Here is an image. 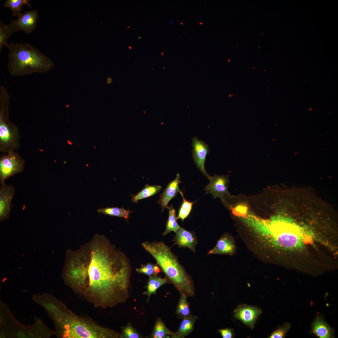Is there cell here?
Masks as SVG:
<instances>
[{
    "mask_svg": "<svg viewBox=\"0 0 338 338\" xmlns=\"http://www.w3.org/2000/svg\"><path fill=\"white\" fill-rule=\"evenodd\" d=\"M65 284L96 308L125 303L129 297L131 266L126 254L103 235L66 251Z\"/></svg>",
    "mask_w": 338,
    "mask_h": 338,
    "instance_id": "6da1fadb",
    "label": "cell"
},
{
    "mask_svg": "<svg viewBox=\"0 0 338 338\" xmlns=\"http://www.w3.org/2000/svg\"><path fill=\"white\" fill-rule=\"evenodd\" d=\"M49 306L51 317L55 326L56 334L59 337H121L120 333L101 326L89 317L76 314L61 301L54 297L52 299Z\"/></svg>",
    "mask_w": 338,
    "mask_h": 338,
    "instance_id": "7a4b0ae2",
    "label": "cell"
},
{
    "mask_svg": "<svg viewBox=\"0 0 338 338\" xmlns=\"http://www.w3.org/2000/svg\"><path fill=\"white\" fill-rule=\"evenodd\" d=\"M142 247L156 260L168 279L187 297L195 294L193 279L179 263L177 256L164 242H143Z\"/></svg>",
    "mask_w": 338,
    "mask_h": 338,
    "instance_id": "3957f363",
    "label": "cell"
},
{
    "mask_svg": "<svg viewBox=\"0 0 338 338\" xmlns=\"http://www.w3.org/2000/svg\"><path fill=\"white\" fill-rule=\"evenodd\" d=\"M8 48L7 68L12 76L44 74L54 66L53 61L30 44L12 43Z\"/></svg>",
    "mask_w": 338,
    "mask_h": 338,
    "instance_id": "277c9868",
    "label": "cell"
},
{
    "mask_svg": "<svg viewBox=\"0 0 338 338\" xmlns=\"http://www.w3.org/2000/svg\"><path fill=\"white\" fill-rule=\"evenodd\" d=\"M255 231L261 238H271L276 244L284 248L299 245L301 240L299 227L284 218L276 217L267 223H257Z\"/></svg>",
    "mask_w": 338,
    "mask_h": 338,
    "instance_id": "5b68a950",
    "label": "cell"
},
{
    "mask_svg": "<svg viewBox=\"0 0 338 338\" xmlns=\"http://www.w3.org/2000/svg\"><path fill=\"white\" fill-rule=\"evenodd\" d=\"M10 95L4 85L0 87V150L8 153L20 146V136L17 126L9 116Z\"/></svg>",
    "mask_w": 338,
    "mask_h": 338,
    "instance_id": "8992f818",
    "label": "cell"
},
{
    "mask_svg": "<svg viewBox=\"0 0 338 338\" xmlns=\"http://www.w3.org/2000/svg\"><path fill=\"white\" fill-rule=\"evenodd\" d=\"M25 161L19 154L12 151L0 158V181L2 185L9 177L22 172Z\"/></svg>",
    "mask_w": 338,
    "mask_h": 338,
    "instance_id": "52a82bcc",
    "label": "cell"
},
{
    "mask_svg": "<svg viewBox=\"0 0 338 338\" xmlns=\"http://www.w3.org/2000/svg\"><path fill=\"white\" fill-rule=\"evenodd\" d=\"M17 17L16 20H11L10 23L8 25L12 34L21 30L28 34L36 29L39 17L36 10L25 11Z\"/></svg>",
    "mask_w": 338,
    "mask_h": 338,
    "instance_id": "ba28073f",
    "label": "cell"
},
{
    "mask_svg": "<svg viewBox=\"0 0 338 338\" xmlns=\"http://www.w3.org/2000/svg\"><path fill=\"white\" fill-rule=\"evenodd\" d=\"M209 180L210 183L205 188L207 193L211 194L214 198H221L223 202L231 197L228 191L229 180L228 175L215 174Z\"/></svg>",
    "mask_w": 338,
    "mask_h": 338,
    "instance_id": "9c48e42d",
    "label": "cell"
},
{
    "mask_svg": "<svg viewBox=\"0 0 338 338\" xmlns=\"http://www.w3.org/2000/svg\"><path fill=\"white\" fill-rule=\"evenodd\" d=\"M192 139L193 161L200 171L209 180L211 176L207 173L204 166L207 155L210 152L208 145L203 141L199 140L196 136Z\"/></svg>",
    "mask_w": 338,
    "mask_h": 338,
    "instance_id": "30bf717a",
    "label": "cell"
},
{
    "mask_svg": "<svg viewBox=\"0 0 338 338\" xmlns=\"http://www.w3.org/2000/svg\"><path fill=\"white\" fill-rule=\"evenodd\" d=\"M15 192L14 187L5 183L0 188V221L8 218L12 208V202Z\"/></svg>",
    "mask_w": 338,
    "mask_h": 338,
    "instance_id": "8fae6325",
    "label": "cell"
},
{
    "mask_svg": "<svg viewBox=\"0 0 338 338\" xmlns=\"http://www.w3.org/2000/svg\"><path fill=\"white\" fill-rule=\"evenodd\" d=\"M174 238V245L179 248H187L194 252L197 243V236L193 231H189L180 227L175 232Z\"/></svg>",
    "mask_w": 338,
    "mask_h": 338,
    "instance_id": "7c38bea8",
    "label": "cell"
},
{
    "mask_svg": "<svg viewBox=\"0 0 338 338\" xmlns=\"http://www.w3.org/2000/svg\"><path fill=\"white\" fill-rule=\"evenodd\" d=\"M261 313L259 309L245 305L239 306L235 311V316L253 328L258 316Z\"/></svg>",
    "mask_w": 338,
    "mask_h": 338,
    "instance_id": "4fadbf2b",
    "label": "cell"
},
{
    "mask_svg": "<svg viewBox=\"0 0 338 338\" xmlns=\"http://www.w3.org/2000/svg\"><path fill=\"white\" fill-rule=\"evenodd\" d=\"M235 249V244L232 237L228 233H225L218 239L215 247L208 252V254L232 255Z\"/></svg>",
    "mask_w": 338,
    "mask_h": 338,
    "instance_id": "5bb4252c",
    "label": "cell"
},
{
    "mask_svg": "<svg viewBox=\"0 0 338 338\" xmlns=\"http://www.w3.org/2000/svg\"><path fill=\"white\" fill-rule=\"evenodd\" d=\"M180 175L176 174L175 178L168 184L163 192L160 195L158 203L162 208V212L165 208H168V203L179 192V184L181 182Z\"/></svg>",
    "mask_w": 338,
    "mask_h": 338,
    "instance_id": "9a60e30c",
    "label": "cell"
},
{
    "mask_svg": "<svg viewBox=\"0 0 338 338\" xmlns=\"http://www.w3.org/2000/svg\"><path fill=\"white\" fill-rule=\"evenodd\" d=\"M312 328L314 333L320 338H329L333 336V332L332 329L320 317L315 320Z\"/></svg>",
    "mask_w": 338,
    "mask_h": 338,
    "instance_id": "2e32d148",
    "label": "cell"
},
{
    "mask_svg": "<svg viewBox=\"0 0 338 338\" xmlns=\"http://www.w3.org/2000/svg\"><path fill=\"white\" fill-rule=\"evenodd\" d=\"M168 282V281L167 279L157 275L149 276L146 287L147 291L146 294L148 297L147 302L152 294H155L158 289Z\"/></svg>",
    "mask_w": 338,
    "mask_h": 338,
    "instance_id": "e0dca14e",
    "label": "cell"
},
{
    "mask_svg": "<svg viewBox=\"0 0 338 338\" xmlns=\"http://www.w3.org/2000/svg\"><path fill=\"white\" fill-rule=\"evenodd\" d=\"M29 0H7L4 4V7L11 10L14 17L18 16L22 14L24 5L32 8Z\"/></svg>",
    "mask_w": 338,
    "mask_h": 338,
    "instance_id": "ac0fdd59",
    "label": "cell"
},
{
    "mask_svg": "<svg viewBox=\"0 0 338 338\" xmlns=\"http://www.w3.org/2000/svg\"><path fill=\"white\" fill-rule=\"evenodd\" d=\"M169 335L173 337H180L177 334H175L170 331L166 326L164 324L160 319L156 321L152 334V337L154 338H169Z\"/></svg>",
    "mask_w": 338,
    "mask_h": 338,
    "instance_id": "d6986e66",
    "label": "cell"
},
{
    "mask_svg": "<svg viewBox=\"0 0 338 338\" xmlns=\"http://www.w3.org/2000/svg\"><path fill=\"white\" fill-rule=\"evenodd\" d=\"M161 187L160 185H146L137 194L133 196L132 201L137 202L138 200L153 196L158 193L161 190Z\"/></svg>",
    "mask_w": 338,
    "mask_h": 338,
    "instance_id": "ffe728a7",
    "label": "cell"
},
{
    "mask_svg": "<svg viewBox=\"0 0 338 338\" xmlns=\"http://www.w3.org/2000/svg\"><path fill=\"white\" fill-rule=\"evenodd\" d=\"M169 217L166 225V228L165 231L162 233V235L165 236L170 232L173 231L175 233L180 227L177 222L176 211L173 208L172 205L168 207Z\"/></svg>",
    "mask_w": 338,
    "mask_h": 338,
    "instance_id": "44dd1931",
    "label": "cell"
},
{
    "mask_svg": "<svg viewBox=\"0 0 338 338\" xmlns=\"http://www.w3.org/2000/svg\"><path fill=\"white\" fill-rule=\"evenodd\" d=\"M97 211L99 213H102L106 215L122 217L127 219L130 217V214L132 212L125 210L123 207H108L99 208Z\"/></svg>",
    "mask_w": 338,
    "mask_h": 338,
    "instance_id": "7402d4cb",
    "label": "cell"
},
{
    "mask_svg": "<svg viewBox=\"0 0 338 338\" xmlns=\"http://www.w3.org/2000/svg\"><path fill=\"white\" fill-rule=\"evenodd\" d=\"M196 318L195 317L190 316L184 318L176 334L180 337L188 335L193 329Z\"/></svg>",
    "mask_w": 338,
    "mask_h": 338,
    "instance_id": "603a6c76",
    "label": "cell"
},
{
    "mask_svg": "<svg viewBox=\"0 0 338 338\" xmlns=\"http://www.w3.org/2000/svg\"><path fill=\"white\" fill-rule=\"evenodd\" d=\"M179 192L182 197L183 201L179 209L177 218V219H180L183 221L190 214L195 202H191L187 200L185 198L183 192L180 191Z\"/></svg>",
    "mask_w": 338,
    "mask_h": 338,
    "instance_id": "cb8c5ba5",
    "label": "cell"
},
{
    "mask_svg": "<svg viewBox=\"0 0 338 338\" xmlns=\"http://www.w3.org/2000/svg\"><path fill=\"white\" fill-rule=\"evenodd\" d=\"M180 292V297L177 306V314L184 318L189 317L190 311L189 307V304L187 299V296L182 292Z\"/></svg>",
    "mask_w": 338,
    "mask_h": 338,
    "instance_id": "d4e9b609",
    "label": "cell"
},
{
    "mask_svg": "<svg viewBox=\"0 0 338 338\" xmlns=\"http://www.w3.org/2000/svg\"><path fill=\"white\" fill-rule=\"evenodd\" d=\"M136 270L139 273L149 276L157 275L161 272L160 268L158 265L150 262L142 265L140 268H136Z\"/></svg>",
    "mask_w": 338,
    "mask_h": 338,
    "instance_id": "484cf974",
    "label": "cell"
},
{
    "mask_svg": "<svg viewBox=\"0 0 338 338\" xmlns=\"http://www.w3.org/2000/svg\"><path fill=\"white\" fill-rule=\"evenodd\" d=\"M7 25L5 24L1 20L0 21V52H2L3 47L5 46L8 48L9 44L7 42L8 38L12 35Z\"/></svg>",
    "mask_w": 338,
    "mask_h": 338,
    "instance_id": "4316f807",
    "label": "cell"
},
{
    "mask_svg": "<svg viewBox=\"0 0 338 338\" xmlns=\"http://www.w3.org/2000/svg\"><path fill=\"white\" fill-rule=\"evenodd\" d=\"M141 335L134 329L129 324L127 326L123 327L121 338H141Z\"/></svg>",
    "mask_w": 338,
    "mask_h": 338,
    "instance_id": "83f0119b",
    "label": "cell"
},
{
    "mask_svg": "<svg viewBox=\"0 0 338 338\" xmlns=\"http://www.w3.org/2000/svg\"><path fill=\"white\" fill-rule=\"evenodd\" d=\"M290 327V325L289 323H286L282 326L277 329L272 333L269 338H282L284 337Z\"/></svg>",
    "mask_w": 338,
    "mask_h": 338,
    "instance_id": "f1b7e54d",
    "label": "cell"
},
{
    "mask_svg": "<svg viewBox=\"0 0 338 338\" xmlns=\"http://www.w3.org/2000/svg\"><path fill=\"white\" fill-rule=\"evenodd\" d=\"M219 332L223 338H231L233 336V334L231 330L228 329H223L219 330Z\"/></svg>",
    "mask_w": 338,
    "mask_h": 338,
    "instance_id": "f546056e",
    "label": "cell"
},
{
    "mask_svg": "<svg viewBox=\"0 0 338 338\" xmlns=\"http://www.w3.org/2000/svg\"><path fill=\"white\" fill-rule=\"evenodd\" d=\"M107 83L108 84H110L112 82V78L111 77H108L107 78Z\"/></svg>",
    "mask_w": 338,
    "mask_h": 338,
    "instance_id": "4dcf8cb0",
    "label": "cell"
},
{
    "mask_svg": "<svg viewBox=\"0 0 338 338\" xmlns=\"http://www.w3.org/2000/svg\"><path fill=\"white\" fill-rule=\"evenodd\" d=\"M129 48H130V49H131V46H130V47H129Z\"/></svg>",
    "mask_w": 338,
    "mask_h": 338,
    "instance_id": "1f68e13d",
    "label": "cell"
}]
</instances>
